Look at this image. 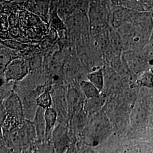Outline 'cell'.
I'll use <instances>...</instances> for the list:
<instances>
[{
    "label": "cell",
    "mask_w": 153,
    "mask_h": 153,
    "mask_svg": "<svg viewBox=\"0 0 153 153\" xmlns=\"http://www.w3.org/2000/svg\"><path fill=\"white\" fill-rule=\"evenodd\" d=\"M29 71V65L27 61L16 58L10 61L6 66L4 75L6 80L18 81L26 76Z\"/></svg>",
    "instance_id": "obj_1"
},
{
    "label": "cell",
    "mask_w": 153,
    "mask_h": 153,
    "mask_svg": "<svg viewBox=\"0 0 153 153\" xmlns=\"http://www.w3.org/2000/svg\"><path fill=\"white\" fill-rule=\"evenodd\" d=\"M114 11L112 16V24L115 27H120L125 23H128L129 20L134 18L136 10H130L126 8L117 6Z\"/></svg>",
    "instance_id": "obj_2"
},
{
    "label": "cell",
    "mask_w": 153,
    "mask_h": 153,
    "mask_svg": "<svg viewBox=\"0 0 153 153\" xmlns=\"http://www.w3.org/2000/svg\"><path fill=\"white\" fill-rule=\"evenodd\" d=\"M108 15L107 8L102 3H96L91 6L90 16L95 24H102L106 20Z\"/></svg>",
    "instance_id": "obj_3"
},
{
    "label": "cell",
    "mask_w": 153,
    "mask_h": 153,
    "mask_svg": "<svg viewBox=\"0 0 153 153\" xmlns=\"http://www.w3.org/2000/svg\"><path fill=\"white\" fill-rule=\"evenodd\" d=\"M115 5L138 11L145 10L143 0H112Z\"/></svg>",
    "instance_id": "obj_4"
},
{
    "label": "cell",
    "mask_w": 153,
    "mask_h": 153,
    "mask_svg": "<svg viewBox=\"0 0 153 153\" xmlns=\"http://www.w3.org/2000/svg\"><path fill=\"white\" fill-rule=\"evenodd\" d=\"M144 56L136 53H133V55H129V57H127V60L129 61L130 66L134 71H141L143 66H145Z\"/></svg>",
    "instance_id": "obj_5"
},
{
    "label": "cell",
    "mask_w": 153,
    "mask_h": 153,
    "mask_svg": "<svg viewBox=\"0 0 153 153\" xmlns=\"http://www.w3.org/2000/svg\"><path fill=\"white\" fill-rule=\"evenodd\" d=\"M88 81L98 88L100 91L103 89L104 86V76L101 70L95 71L88 75Z\"/></svg>",
    "instance_id": "obj_6"
},
{
    "label": "cell",
    "mask_w": 153,
    "mask_h": 153,
    "mask_svg": "<svg viewBox=\"0 0 153 153\" xmlns=\"http://www.w3.org/2000/svg\"><path fill=\"white\" fill-rule=\"evenodd\" d=\"M44 119L45 121L46 133L48 134L55 125L57 119V113L55 109L51 107L46 108L44 114Z\"/></svg>",
    "instance_id": "obj_7"
},
{
    "label": "cell",
    "mask_w": 153,
    "mask_h": 153,
    "mask_svg": "<svg viewBox=\"0 0 153 153\" xmlns=\"http://www.w3.org/2000/svg\"><path fill=\"white\" fill-rule=\"evenodd\" d=\"M81 88L83 93L88 99L97 97L100 95V91L90 81H83L81 83Z\"/></svg>",
    "instance_id": "obj_8"
},
{
    "label": "cell",
    "mask_w": 153,
    "mask_h": 153,
    "mask_svg": "<svg viewBox=\"0 0 153 153\" xmlns=\"http://www.w3.org/2000/svg\"><path fill=\"white\" fill-rule=\"evenodd\" d=\"M36 104L41 108H47L51 107L52 104V98L48 91H45L36 99Z\"/></svg>",
    "instance_id": "obj_9"
},
{
    "label": "cell",
    "mask_w": 153,
    "mask_h": 153,
    "mask_svg": "<svg viewBox=\"0 0 153 153\" xmlns=\"http://www.w3.org/2000/svg\"><path fill=\"white\" fill-rule=\"evenodd\" d=\"M9 18L7 15L2 14L0 16V30L1 31H6L9 30Z\"/></svg>",
    "instance_id": "obj_10"
},
{
    "label": "cell",
    "mask_w": 153,
    "mask_h": 153,
    "mask_svg": "<svg viewBox=\"0 0 153 153\" xmlns=\"http://www.w3.org/2000/svg\"><path fill=\"white\" fill-rule=\"evenodd\" d=\"M10 60L4 53H0V71H4L6 66L7 65Z\"/></svg>",
    "instance_id": "obj_11"
},
{
    "label": "cell",
    "mask_w": 153,
    "mask_h": 153,
    "mask_svg": "<svg viewBox=\"0 0 153 153\" xmlns=\"http://www.w3.org/2000/svg\"><path fill=\"white\" fill-rule=\"evenodd\" d=\"M152 73H146L141 78V82H143L145 85H146V86L150 85H152Z\"/></svg>",
    "instance_id": "obj_12"
},
{
    "label": "cell",
    "mask_w": 153,
    "mask_h": 153,
    "mask_svg": "<svg viewBox=\"0 0 153 153\" xmlns=\"http://www.w3.org/2000/svg\"><path fill=\"white\" fill-rule=\"evenodd\" d=\"M5 43H4V44H5L7 46L11 47V48H14V49H18L20 47H21V45H22L19 43H18L15 41L9 40V41L5 42Z\"/></svg>",
    "instance_id": "obj_13"
},
{
    "label": "cell",
    "mask_w": 153,
    "mask_h": 153,
    "mask_svg": "<svg viewBox=\"0 0 153 153\" xmlns=\"http://www.w3.org/2000/svg\"><path fill=\"white\" fill-rule=\"evenodd\" d=\"M10 35L16 37L19 35V33H20L19 28L16 26H13L10 29Z\"/></svg>",
    "instance_id": "obj_14"
},
{
    "label": "cell",
    "mask_w": 153,
    "mask_h": 153,
    "mask_svg": "<svg viewBox=\"0 0 153 153\" xmlns=\"http://www.w3.org/2000/svg\"><path fill=\"white\" fill-rule=\"evenodd\" d=\"M5 109L3 107V106L0 104V126L2 123L3 121L5 119Z\"/></svg>",
    "instance_id": "obj_15"
},
{
    "label": "cell",
    "mask_w": 153,
    "mask_h": 153,
    "mask_svg": "<svg viewBox=\"0 0 153 153\" xmlns=\"http://www.w3.org/2000/svg\"><path fill=\"white\" fill-rule=\"evenodd\" d=\"M3 86H0V101L3 98H4L6 95V93L5 89L2 88Z\"/></svg>",
    "instance_id": "obj_16"
},
{
    "label": "cell",
    "mask_w": 153,
    "mask_h": 153,
    "mask_svg": "<svg viewBox=\"0 0 153 153\" xmlns=\"http://www.w3.org/2000/svg\"><path fill=\"white\" fill-rule=\"evenodd\" d=\"M2 14H3V13H2V10H1V7H0V16L2 15Z\"/></svg>",
    "instance_id": "obj_17"
},
{
    "label": "cell",
    "mask_w": 153,
    "mask_h": 153,
    "mask_svg": "<svg viewBox=\"0 0 153 153\" xmlns=\"http://www.w3.org/2000/svg\"><path fill=\"white\" fill-rule=\"evenodd\" d=\"M1 30H0V33H1Z\"/></svg>",
    "instance_id": "obj_18"
}]
</instances>
